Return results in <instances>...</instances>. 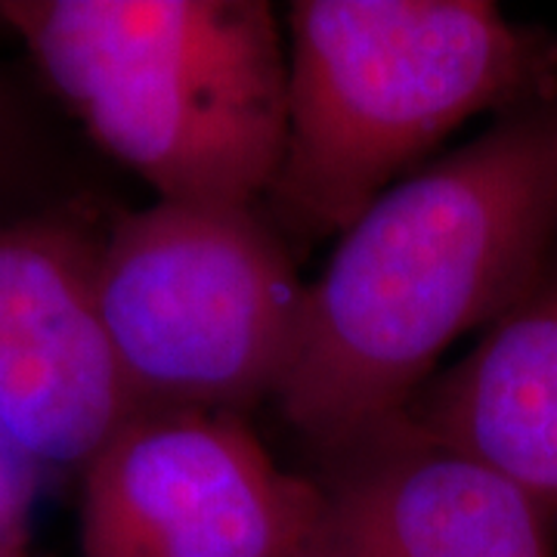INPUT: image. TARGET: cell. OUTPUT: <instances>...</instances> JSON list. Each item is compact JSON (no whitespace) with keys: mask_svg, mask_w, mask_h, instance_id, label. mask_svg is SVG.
Masks as SVG:
<instances>
[{"mask_svg":"<svg viewBox=\"0 0 557 557\" xmlns=\"http://www.w3.org/2000/svg\"><path fill=\"white\" fill-rule=\"evenodd\" d=\"M557 106L498 119L403 177L304 292L282 418L322 456L409 416L440 359L511 310L557 258Z\"/></svg>","mask_w":557,"mask_h":557,"instance_id":"obj_1","label":"cell"},{"mask_svg":"<svg viewBox=\"0 0 557 557\" xmlns=\"http://www.w3.org/2000/svg\"><path fill=\"white\" fill-rule=\"evenodd\" d=\"M285 143L260 208L338 236L461 124L552 102V40L490 0H298L285 13Z\"/></svg>","mask_w":557,"mask_h":557,"instance_id":"obj_2","label":"cell"},{"mask_svg":"<svg viewBox=\"0 0 557 557\" xmlns=\"http://www.w3.org/2000/svg\"><path fill=\"white\" fill-rule=\"evenodd\" d=\"M50 94L159 201L260 208L285 143V25L263 0H0Z\"/></svg>","mask_w":557,"mask_h":557,"instance_id":"obj_3","label":"cell"},{"mask_svg":"<svg viewBox=\"0 0 557 557\" xmlns=\"http://www.w3.org/2000/svg\"><path fill=\"white\" fill-rule=\"evenodd\" d=\"M304 292L260 208L156 199L100 233L97 307L137 409L248 416L276 399Z\"/></svg>","mask_w":557,"mask_h":557,"instance_id":"obj_4","label":"cell"},{"mask_svg":"<svg viewBox=\"0 0 557 557\" xmlns=\"http://www.w3.org/2000/svg\"><path fill=\"white\" fill-rule=\"evenodd\" d=\"M332 542L319 480L248 418L143 406L81 474V557H304Z\"/></svg>","mask_w":557,"mask_h":557,"instance_id":"obj_5","label":"cell"},{"mask_svg":"<svg viewBox=\"0 0 557 557\" xmlns=\"http://www.w3.org/2000/svg\"><path fill=\"white\" fill-rule=\"evenodd\" d=\"M100 233L62 208L0 220V434L84 474L137 412L97 307Z\"/></svg>","mask_w":557,"mask_h":557,"instance_id":"obj_6","label":"cell"},{"mask_svg":"<svg viewBox=\"0 0 557 557\" xmlns=\"http://www.w3.org/2000/svg\"><path fill=\"white\" fill-rule=\"evenodd\" d=\"M319 486L344 557H555L530 498L409 416L325 458Z\"/></svg>","mask_w":557,"mask_h":557,"instance_id":"obj_7","label":"cell"},{"mask_svg":"<svg viewBox=\"0 0 557 557\" xmlns=\"http://www.w3.org/2000/svg\"><path fill=\"white\" fill-rule=\"evenodd\" d=\"M409 418L511 483L557 539V258L418 394Z\"/></svg>","mask_w":557,"mask_h":557,"instance_id":"obj_8","label":"cell"},{"mask_svg":"<svg viewBox=\"0 0 557 557\" xmlns=\"http://www.w3.org/2000/svg\"><path fill=\"white\" fill-rule=\"evenodd\" d=\"M40 168L44 152L35 115L16 84L0 72V220L47 211L32 205L38 196Z\"/></svg>","mask_w":557,"mask_h":557,"instance_id":"obj_9","label":"cell"},{"mask_svg":"<svg viewBox=\"0 0 557 557\" xmlns=\"http://www.w3.org/2000/svg\"><path fill=\"white\" fill-rule=\"evenodd\" d=\"M38 468L0 434V557H28L32 511L38 498Z\"/></svg>","mask_w":557,"mask_h":557,"instance_id":"obj_10","label":"cell"},{"mask_svg":"<svg viewBox=\"0 0 557 557\" xmlns=\"http://www.w3.org/2000/svg\"><path fill=\"white\" fill-rule=\"evenodd\" d=\"M304 557H344L341 555V548L335 545V536H332V542H325V545H319V548H313V552H307Z\"/></svg>","mask_w":557,"mask_h":557,"instance_id":"obj_11","label":"cell"},{"mask_svg":"<svg viewBox=\"0 0 557 557\" xmlns=\"http://www.w3.org/2000/svg\"><path fill=\"white\" fill-rule=\"evenodd\" d=\"M555 174H557V131H555Z\"/></svg>","mask_w":557,"mask_h":557,"instance_id":"obj_12","label":"cell"},{"mask_svg":"<svg viewBox=\"0 0 557 557\" xmlns=\"http://www.w3.org/2000/svg\"><path fill=\"white\" fill-rule=\"evenodd\" d=\"M28 557H38V555H28Z\"/></svg>","mask_w":557,"mask_h":557,"instance_id":"obj_13","label":"cell"}]
</instances>
